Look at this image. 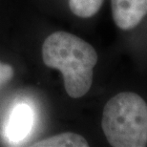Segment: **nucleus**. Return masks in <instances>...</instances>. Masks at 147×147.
<instances>
[{"instance_id":"obj_1","label":"nucleus","mask_w":147,"mask_h":147,"mask_svg":"<svg viewBox=\"0 0 147 147\" xmlns=\"http://www.w3.org/2000/svg\"><path fill=\"white\" fill-rule=\"evenodd\" d=\"M99 126L112 147H147V73L133 67L105 100Z\"/></svg>"},{"instance_id":"obj_2","label":"nucleus","mask_w":147,"mask_h":147,"mask_svg":"<svg viewBox=\"0 0 147 147\" xmlns=\"http://www.w3.org/2000/svg\"><path fill=\"white\" fill-rule=\"evenodd\" d=\"M42 58L45 65L62 75L64 89L70 98H85L92 90L99 55L82 37L69 32H55L44 41Z\"/></svg>"},{"instance_id":"obj_3","label":"nucleus","mask_w":147,"mask_h":147,"mask_svg":"<svg viewBox=\"0 0 147 147\" xmlns=\"http://www.w3.org/2000/svg\"><path fill=\"white\" fill-rule=\"evenodd\" d=\"M110 11L132 65L147 73V0H110Z\"/></svg>"},{"instance_id":"obj_4","label":"nucleus","mask_w":147,"mask_h":147,"mask_svg":"<svg viewBox=\"0 0 147 147\" xmlns=\"http://www.w3.org/2000/svg\"><path fill=\"white\" fill-rule=\"evenodd\" d=\"M34 124V112L28 104H17L9 116L6 136L11 142H22L31 133Z\"/></svg>"},{"instance_id":"obj_5","label":"nucleus","mask_w":147,"mask_h":147,"mask_svg":"<svg viewBox=\"0 0 147 147\" xmlns=\"http://www.w3.org/2000/svg\"><path fill=\"white\" fill-rule=\"evenodd\" d=\"M31 146L36 147H88L90 142L83 135L76 132H63L37 142Z\"/></svg>"},{"instance_id":"obj_6","label":"nucleus","mask_w":147,"mask_h":147,"mask_svg":"<svg viewBox=\"0 0 147 147\" xmlns=\"http://www.w3.org/2000/svg\"><path fill=\"white\" fill-rule=\"evenodd\" d=\"M104 3L105 0H68V9L76 18L88 20L99 13Z\"/></svg>"},{"instance_id":"obj_7","label":"nucleus","mask_w":147,"mask_h":147,"mask_svg":"<svg viewBox=\"0 0 147 147\" xmlns=\"http://www.w3.org/2000/svg\"><path fill=\"white\" fill-rule=\"evenodd\" d=\"M13 76V69L8 64L0 62V86L10 81Z\"/></svg>"}]
</instances>
